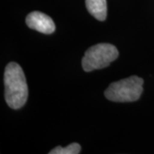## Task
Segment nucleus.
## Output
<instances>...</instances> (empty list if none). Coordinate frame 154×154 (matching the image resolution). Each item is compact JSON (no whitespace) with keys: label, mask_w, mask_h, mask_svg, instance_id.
Segmentation results:
<instances>
[{"label":"nucleus","mask_w":154,"mask_h":154,"mask_svg":"<svg viewBox=\"0 0 154 154\" xmlns=\"http://www.w3.org/2000/svg\"><path fill=\"white\" fill-rule=\"evenodd\" d=\"M5 88L6 103L11 109H20L26 104L28 97V84L22 67L17 63L11 62L6 66Z\"/></svg>","instance_id":"obj_1"},{"label":"nucleus","mask_w":154,"mask_h":154,"mask_svg":"<svg viewBox=\"0 0 154 154\" xmlns=\"http://www.w3.org/2000/svg\"><path fill=\"white\" fill-rule=\"evenodd\" d=\"M143 79L136 75L111 83L105 90V98L113 102L136 101L143 92Z\"/></svg>","instance_id":"obj_2"},{"label":"nucleus","mask_w":154,"mask_h":154,"mask_svg":"<svg viewBox=\"0 0 154 154\" xmlns=\"http://www.w3.org/2000/svg\"><path fill=\"white\" fill-rule=\"evenodd\" d=\"M119 56L115 45L100 43L88 48L82 58V68L86 72L101 69L109 66Z\"/></svg>","instance_id":"obj_3"},{"label":"nucleus","mask_w":154,"mask_h":154,"mask_svg":"<svg viewBox=\"0 0 154 154\" xmlns=\"http://www.w3.org/2000/svg\"><path fill=\"white\" fill-rule=\"evenodd\" d=\"M26 24L31 29H34L45 34H51L56 29L53 20L49 16L39 11L29 13L26 17Z\"/></svg>","instance_id":"obj_4"},{"label":"nucleus","mask_w":154,"mask_h":154,"mask_svg":"<svg viewBox=\"0 0 154 154\" xmlns=\"http://www.w3.org/2000/svg\"><path fill=\"white\" fill-rule=\"evenodd\" d=\"M88 12L99 21H105L107 17L106 0H86Z\"/></svg>","instance_id":"obj_5"},{"label":"nucleus","mask_w":154,"mask_h":154,"mask_svg":"<svg viewBox=\"0 0 154 154\" xmlns=\"http://www.w3.org/2000/svg\"><path fill=\"white\" fill-rule=\"evenodd\" d=\"M81 146L78 143L69 144L66 147L57 146L51 151H50V154H78L81 152Z\"/></svg>","instance_id":"obj_6"}]
</instances>
